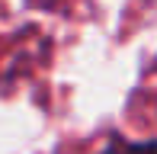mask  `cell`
Instances as JSON below:
<instances>
[{
	"label": "cell",
	"mask_w": 157,
	"mask_h": 154,
	"mask_svg": "<svg viewBox=\"0 0 157 154\" xmlns=\"http://www.w3.org/2000/svg\"><path fill=\"white\" fill-rule=\"evenodd\" d=\"M119 144V154H157V138H151V141H132V144H122L116 138Z\"/></svg>",
	"instance_id": "obj_1"
}]
</instances>
